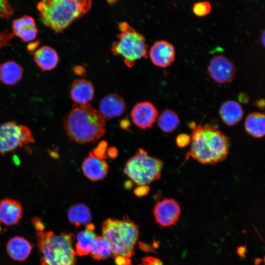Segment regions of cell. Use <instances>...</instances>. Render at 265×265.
<instances>
[{"instance_id":"1","label":"cell","mask_w":265,"mask_h":265,"mask_svg":"<svg viewBox=\"0 0 265 265\" xmlns=\"http://www.w3.org/2000/svg\"><path fill=\"white\" fill-rule=\"evenodd\" d=\"M192 130L190 148L186 159L191 157L202 164H214L228 156L230 140L216 127L210 125H189Z\"/></svg>"},{"instance_id":"2","label":"cell","mask_w":265,"mask_h":265,"mask_svg":"<svg viewBox=\"0 0 265 265\" xmlns=\"http://www.w3.org/2000/svg\"><path fill=\"white\" fill-rule=\"evenodd\" d=\"M63 122L68 138L80 144L94 143L106 131V120L90 104L74 105Z\"/></svg>"},{"instance_id":"3","label":"cell","mask_w":265,"mask_h":265,"mask_svg":"<svg viewBox=\"0 0 265 265\" xmlns=\"http://www.w3.org/2000/svg\"><path fill=\"white\" fill-rule=\"evenodd\" d=\"M31 222L35 230L40 253L41 265H75L76 252L73 247L74 235L63 232L55 235L45 230L41 220L35 217Z\"/></svg>"},{"instance_id":"4","label":"cell","mask_w":265,"mask_h":265,"mask_svg":"<svg viewBox=\"0 0 265 265\" xmlns=\"http://www.w3.org/2000/svg\"><path fill=\"white\" fill-rule=\"evenodd\" d=\"M90 0H46L37 4L43 23L56 33L63 31L91 8Z\"/></svg>"},{"instance_id":"5","label":"cell","mask_w":265,"mask_h":265,"mask_svg":"<svg viewBox=\"0 0 265 265\" xmlns=\"http://www.w3.org/2000/svg\"><path fill=\"white\" fill-rule=\"evenodd\" d=\"M103 237L110 244L114 256L131 258L139 236V227L128 216L109 218L102 225Z\"/></svg>"},{"instance_id":"6","label":"cell","mask_w":265,"mask_h":265,"mask_svg":"<svg viewBox=\"0 0 265 265\" xmlns=\"http://www.w3.org/2000/svg\"><path fill=\"white\" fill-rule=\"evenodd\" d=\"M118 27L120 32L117 35L118 40L112 45V53L121 56L125 65L132 68L137 60L148 57V46L144 35L128 23L121 22Z\"/></svg>"},{"instance_id":"7","label":"cell","mask_w":265,"mask_h":265,"mask_svg":"<svg viewBox=\"0 0 265 265\" xmlns=\"http://www.w3.org/2000/svg\"><path fill=\"white\" fill-rule=\"evenodd\" d=\"M163 166L162 160L138 148L127 160L123 172L133 185H148L160 178Z\"/></svg>"},{"instance_id":"8","label":"cell","mask_w":265,"mask_h":265,"mask_svg":"<svg viewBox=\"0 0 265 265\" xmlns=\"http://www.w3.org/2000/svg\"><path fill=\"white\" fill-rule=\"evenodd\" d=\"M34 141L31 131L26 126L19 125L14 121L0 125V154L2 155Z\"/></svg>"},{"instance_id":"9","label":"cell","mask_w":265,"mask_h":265,"mask_svg":"<svg viewBox=\"0 0 265 265\" xmlns=\"http://www.w3.org/2000/svg\"><path fill=\"white\" fill-rule=\"evenodd\" d=\"M207 71L211 78L219 84L232 81L236 74V68L234 63L223 55H217L212 58Z\"/></svg>"},{"instance_id":"10","label":"cell","mask_w":265,"mask_h":265,"mask_svg":"<svg viewBox=\"0 0 265 265\" xmlns=\"http://www.w3.org/2000/svg\"><path fill=\"white\" fill-rule=\"evenodd\" d=\"M179 204L171 198H165L155 206L153 214L156 222L163 227L175 224L181 214Z\"/></svg>"},{"instance_id":"11","label":"cell","mask_w":265,"mask_h":265,"mask_svg":"<svg viewBox=\"0 0 265 265\" xmlns=\"http://www.w3.org/2000/svg\"><path fill=\"white\" fill-rule=\"evenodd\" d=\"M159 112L155 105L149 101L137 103L131 112L133 123L142 130L151 128L157 120Z\"/></svg>"},{"instance_id":"12","label":"cell","mask_w":265,"mask_h":265,"mask_svg":"<svg viewBox=\"0 0 265 265\" xmlns=\"http://www.w3.org/2000/svg\"><path fill=\"white\" fill-rule=\"evenodd\" d=\"M175 53L173 45L163 40L155 42L148 52L152 63L161 68L170 66L174 61Z\"/></svg>"},{"instance_id":"13","label":"cell","mask_w":265,"mask_h":265,"mask_svg":"<svg viewBox=\"0 0 265 265\" xmlns=\"http://www.w3.org/2000/svg\"><path fill=\"white\" fill-rule=\"evenodd\" d=\"M126 107L123 98L117 94H110L101 100L99 111L106 120L121 116Z\"/></svg>"},{"instance_id":"14","label":"cell","mask_w":265,"mask_h":265,"mask_svg":"<svg viewBox=\"0 0 265 265\" xmlns=\"http://www.w3.org/2000/svg\"><path fill=\"white\" fill-rule=\"evenodd\" d=\"M23 207L17 200L5 198L0 201V223L5 226L17 225L23 215Z\"/></svg>"},{"instance_id":"15","label":"cell","mask_w":265,"mask_h":265,"mask_svg":"<svg viewBox=\"0 0 265 265\" xmlns=\"http://www.w3.org/2000/svg\"><path fill=\"white\" fill-rule=\"evenodd\" d=\"M70 97L76 105L89 104L94 96V85L89 80L79 79L72 82L70 88Z\"/></svg>"},{"instance_id":"16","label":"cell","mask_w":265,"mask_h":265,"mask_svg":"<svg viewBox=\"0 0 265 265\" xmlns=\"http://www.w3.org/2000/svg\"><path fill=\"white\" fill-rule=\"evenodd\" d=\"M84 176L92 181L103 180L107 174L108 165L104 159L89 155L84 158L81 165Z\"/></svg>"},{"instance_id":"17","label":"cell","mask_w":265,"mask_h":265,"mask_svg":"<svg viewBox=\"0 0 265 265\" xmlns=\"http://www.w3.org/2000/svg\"><path fill=\"white\" fill-rule=\"evenodd\" d=\"M14 34L25 42L34 40L37 34V29L34 19L25 15L12 22Z\"/></svg>"},{"instance_id":"18","label":"cell","mask_w":265,"mask_h":265,"mask_svg":"<svg viewBox=\"0 0 265 265\" xmlns=\"http://www.w3.org/2000/svg\"><path fill=\"white\" fill-rule=\"evenodd\" d=\"M32 249L30 243L26 238L15 236L6 244V250L10 257L17 261H23L30 255Z\"/></svg>"},{"instance_id":"19","label":"cell","mask_w":265,"mask_h":265,"mask_svg":"<svg viewBox=\"0 0 265 265\" xmlns=\"http://www.w3.org/2000/svg\"><path fill=\"white\" fill-rule=\"evenodd\" d=\"M219 115L222 121L232 126L238 123L243 116V109L237 102L229 100L225 102L219 108Z\"/></svg>"},{"instance_id":"20","label":"cell","mask_w":265,"mask_h":265,"mask_svg":"<svg viewBox=\"0 0 265 265\" xmlns=\"http://www.w3.org/2000/svg\"><path fill=\"white\" fill-rule=\"evenodd\" d=\"M34 60L43 71H48L56 66L59 57L55 50L49 46H44L35 52Z\"/></svg>"},{"instance_id":"21","label":"cell","mask_w":265,"mask_h":265,"mask_svg":"<svg viewBox=\"0 0 265 265\" xmlns=\"http://www.w3.org/2000/svg\"><path fill=\"white\" fill-rule=\"evenodd\" d=\"M95 226L90 223L85 229L77 235L76 252L80 256L87 255L91 251L96 235L94 233Z\"/></svg>"},{"instance_id":"22","label":"cell","mask_w":265,"mask_h":265,"mask_svg":"<svg viewBox=\"0 0 265 265\" xmlns=\"http://www.w3.org/2000/svg\"><path fill=\"white\" fill-rule=\"evenodd\" d=\"M22 67L14 61H8L0 65V81L6 85L16 84L22 78Z\"/></svg>"},{"instance_id":"23","label":"cell","mask_w":265,"mask_h":265,"mask_svg":"<svg viewBox=\"0 0 265 265\" xmlns=\"http://www.w3.org/2000/svg\"><path fill=\"white\" fill-rule=\"evenodd\" d=\"M244 127L246 132L255 138H262L265 133V116L260 112H253L246 118Z\"/></svg>"},{"instance_id":"24","label":"cell","mask_w":265,"mask_h":265,"mask_svg":"<svg viewBox=\"0 0 265 265\" xmlns=\"http://www.w3.org/2000/svg\"><path fill=\"white\" fill-rule=\"evenodd\" d=\"M69 222L78 227L82 225H88L92 220L91 212L85 205L78 203L72 206L68 211Z\"/></svg>"},{"instance_id":"25","label":"cell","mask_w":265,"mask_h":265,"mask_svg":"<svg viewBox=\"0 0 265 265\" xmlns=\"http://www.w3.org/2000/svg\"><path fill=\"white\" fill-rule=\"evenodd\" d=\"M157 119L159 128L166 133H170L175 131L180 123L178 114L169 109L163 110Z\"/></svg>"},{"instance_id":"26","label":"cell","mask_w":265,"mask_h":265,"mask_svg":"<svg viewBox=\"0 0 265 265\" xmlns=\"http://www.w3.org/2000/svg\"><path fill=\"white\" fill-rule=\"evenodd\" d=\"M90 253L93 259L101 260L112 255V250L110 244L103 237L97 236Z\"/></svg>"},{"instance_id":"27","label":"cell","mask_w":265,"mask_h":265,"mask_svg":"<svg viewBox=\"0 0 265 265\" xmlns=\"http://www.w3.org/2000/svg\"><path fill=\"white\" fill-rule=\"evenodd\" d=\"M212 9L211 4L207 1L195 3L192 7V11L197 16L203 17L208 15Z\"/></svg>"},{"instance_id":"28","label":"cell","mask_w":265,"mask_h":265,"mask_svg":"<svg viewBox=\"0 0 265 265\" xmlns=\"http://www.w3.org/2000/svg\"><path fill=\"white\" fill-rule=\"evenodd\" d=\"M107 146L108 143L106 140H102L89 153V155L98 159L105 160L107 157L106 156Z\"/></svg>"},{"instance_id":"29","label":"cell","mask_w":265,"mask_h":265,"mask_svg":"<svg viewBox=\"0 0 265 265\" xmlns=\"http://www.w3.org/2000/svg\"><path fill=\"white\" fill-rule=\"evenodd\" d=\"M13 12L14 9L7 0H0V18L8 19Z\"/></svg>"},{"instance_id":"30","label":"cell","mask_w":265,"mask_h":265,"mask_svg":"<svg viewBox=\"0 0 265 265\" xmlns=\"http://www.w3.org/2000/svg\"><path fill=\"white\" fill-rule=\"evenodd\" d=\"M191 137L186 133H180L177 135L176 142L177 146L180 148L185 147L190 143Z\"/></svg>"},{"instance_id":"31","label":"cell","mask_w":265,"mask_h":265,"mask_svg":"<svg viewBox=\"0 0 265 265\" xmlns=\"http://www.w3.org/2000/svg\"><path fill=\"white\" fill-rule=\"evenodd\" d=\"M150 187L148 185L137 186L133 190L134 195L138 197L145 196L150 191Z\"/></svg>"},{"instance_id":"32","label":"cell","mask_w":265,"mask_h":265,"mask_svg":"<svg viewBox=\"0 0 265 265\" xmlns=\"http://www.w3.org/2000/svg\"><path fill=\"white\" fill-rule=\"evenodd\" d=\"M141 261L142 265H163L159 259L152 256L145 257L142 259Z\"/></svg>"},{"instance_id":"33","label":"cell","mask_w":265,"mask_h":265,"mask_svg":"<svg viewBox=\"0 0 265 265\" xmlns=\"http://www.w3.org/2000/svg\"><path fill=\"white\" fill-rule=\"evenodd\" d=\"M115 262L117 265H129L131 261L128 258L118 256L115 258Z\"/></svg>"},{"instance_id":"34","label":"cell","mask_w":265,"mask_h":265,"mask_svg":"<svg viewBox=\"0 0 265 265\" xmlns=\"http://www.w3.org/2000/svg\"><path fill=\"white\" fill-rule=\"evenodd\" d=\"M118 154V151L116 147L114 146H111L107 148L106 151L107 157H108L110 159H114L117 157Z\"/></svg>"},{"instance_id":"35","label":"cell","mask_w":265,"mask_h":265,"mask_svg":"<svg viewBox=\"0 0 265 265\" xmlns=\"http://www.w3.org/2000/svg\"><path fill=\"white\" fill-rule=\"evenodd\" d=\"M120 126L122 129L128 130L131 127V123L129 119L127 118H124L120 121Z\"/></svg>"},{"instance_id":"36","label":"cell","mask_w":265,"mask_h":265,"mask_svg":"<svg viewBox=\"0 0 265 265\" xmlns=\"http://www.w3.org/2000/svg\"><path fill=\"white\" fill-rule=\"evenodd\" d=\"M74 71L76 75L82 76L85 74V68L80 65L76 66L74 68Z\"/></svg>"},{"instance_id":"37","label":"cell","mask_w":265,"mask_h":265,"mask_svg":"<svg viewBox=\"0 0 265 265\" xmlns=\"http://www.w3.org/2000/svg\"><path fill=\"white\" fill-rule=\"evenodd\" d=\"M238 98L239 101L243 103H247L249 100V96L245 93H240L238 95Z\"/></svg>"},{"instance_id":"38","label":"cell","mask_w":265,"mask_h":265,"mask_svg":"<svg viewBox=\"0 0 265 265\" xmlns=\"http://www.w3.org/2000/svg\"><path fill=\"white\" fill-rule=\"evenodd\" d=\"M256 106L264 110L265 107V101L264 99H260L255 103Z\"/></svg>"},{"instance_id":"39","label":"cell","mask_w":265,"mask_h":265,"mask_svg":"<svg viewBox=\"0 0 265 265\" xmlns=\"http://www.w3.org/2000/svg\"><path fill=\"white\" fill-rule=\"evenodd\" d=\"M132 186H133V184L130 180L127 181L124 184V186L125 188H128V189L131 188Z\"/></svg>"},{"instance_id":"40","label":"cell","mask_w":265,"mask_h":265,"mask_svg":"<svg viewBox=\"0 0 265 265\" xmlns=\"http://www.w3.org/2000/svg\"><path fill=\"white\" fill-rule=\"evenodd\" d=\"M265 32L263 31L261 36V41L263 45L265 46Z\"/></svg>"},{"instance_id":"41","label":"cell","mask_w":265,"mask_h":265,"mask_svg":"<svg viewBox=\"0 0 265 265\" xmlns=\"http://www.w3.org/2000/svg\"></svg>"}]
</instances>
